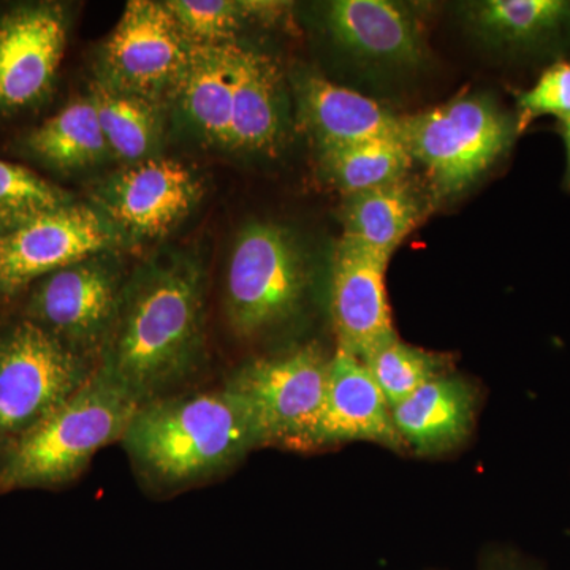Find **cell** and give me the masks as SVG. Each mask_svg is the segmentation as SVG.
<instances>
[{
  "mask_svg": "<svg viewBox=\"0 0 570 570\" xmlns=\"http://www.w3.org/2000/svg\"><path fill=\"white\" fill-rule=\"evenodd\" d=\"M479 406V390L468 379L448 374L428 382L392 407L393 422L407 450L442 455L466 442Z\"/></svg>",
  "mask_w": 570,
  "mask_h": 570,
  "instance_id": "obj_17",
  "label": "cell"
},
{
  "mask_svg": "<svg viewBox=\"0 0 570 570\" xmlns=\"http://www.w3.org/2000/svg\"><path fill=\"white\" fill-rule=\"evenodd\" d=\"M126 281L111 258L94 255L37 281L24 318L97 366Z\"/></svg>",
  "mask_w": 570,
  "mask_h": 570,
  "instance_id": "obj_8",
  "label": "cell"
},
{
  "mask_svg": "<svg viewBox=\"0 0 570 570\" xmlns=\"http://www.w3.org/2000/svg\"><path fill=\"white\" fill-rule=\"evenodd\" d=\"M411 154L401 141H365L322 149V170L344 197L406 178Z\"/></svg>",
  "mask_w": 570,
  "mask_h": 570,
  "instance_id": "obj_24",
  "label": "cell"
},
{
  "mask_svg": "<svg viewBox=\"0 0 570 570\" xmlns=\"http://www.w3.org/2000/svg\"><path fill=\"white\" fill-rule=\"evenodd\" d=\"M121 442L141 482L160 493L219 478L262 448L245 404L225 387L141 404Z\"/></svg>",
  "mask_w": 570,
  "mask_h": 570,
  "instance_id": "obj_2",
  "label": "cell"
},
{
  "mask_svg": "<svg viewBox=\"0 0 570 570\" xmlns=\"http://www.w3.org/2000/svg\"><path fill=\"white\" fill-rule=\"evenodd\" d=\"M167 7L193 45L236 41L243 22L255 21L254 0H170Z\"/></svg>",
  "mask_w": 570,
  "mask_h": 570,
  "instance_id": "obj_27",
  "label": "cell"
},
{
  "mask_svg": "<svg viewBox=\"0 0 570 570\" xmlns=\"http://www.w3.org/2000/svg\"><path fill=\"white\" fill-rule=\"evenodd\" d=\"M330 360L317 344L250 360L224 387L238 397L257 428L262 448L306 452L328 387Z\"/></svg>",
  "mask_w": 570,
  "mask_h": 570,
  "instance_id": "obj_6",
  "label": "cell"
},
{
  "mask_svg": "<svg viewBox=\"0 0 570 570\" xmlns=\"http://www.w3.org/2000/svg\"><path fill=\"white\" fill-rule=\"evenodd\" d=\"M325 24L343 50L363 61L407 69L426 59L417 20L387 0L330 2Z\"/></svg>",
  "mask_w": 570,
  "mask_h": 570,
  "instance_id": "obj_15",
  "label": "cell"
},
{
  "mask_svg": "<svg viewBox=\"0 0 570 570\" xmlns=\"http://www.w3.org/2000/svg\"><path fill=\"white\" fill-rule=\"evenodd\" d=\"M287 108L279 63L242 47L236 70L230 151L272 154L283 145Z\"/></svg>",
  "mask_w": 570,
  "mask_h": 570,
  "instance_id": "obj_18",
  "label": "cell"
},
{
  "mask_svg": "<svg viewBox=\"0 0 570 570\" xmlns=\"http://www.w3.org/2000/svg\"><path fill=\"white\" fill-rule=\"evenodd\" d=\"M519 118L517 132L521 134L540 116H554L561 122L570 121V63L557 62L543 71L530 91L517 97Z\"/></svg>",
  "mask_w": 570,
  "mask_h": 570,
  "instance_id": "obj_28",
  "label": "cell"
},
{
  "mask_svg": "<svg viewBox=\"0 0 570 570\" xmlns=\"http://www.w3.org/2000/svg\"><path fill=\"white\" fill-rule=\"evenodd\" d=\"M464 20L499 48H534L570 31V0H482L464 3Z\"/></svg>",
  "mask_w": 570,
  "mask_h": 570,
  "instance_id": "obj_21",
  "label": "cell"
},
{
  "mask_svg": "<svg viewBox=\"0 0 570 570\" xmlns=\"http://www.w3.org/2000/svg\"><path fill=\"white\" fill-rule=\"evenodd\" d=\"M483 570H528L524 569L523 566H520L519 562L510 560L508 557H491L483 564Z\"/></svg>",
  "mask_w": 570,
  "mask_h": 570,
  "instance_id": "obj_29",
  "label": "cell"
},
{
  "mask_svg": "<svg viewBox=\"0 0 570 570\" xmlns=\"http://www.w3.org/2000/svg\"><path fill=\"white\" fill-rule=\"evenodd\" d=\"M70 204L73 200L66 190L28 168L0 160V234Z\"/></svg>",
  "mask_w": 570,
  "mask_h": 570,
  "instance_id": "obj_26",
  "label": "cell"
},
{
  "mask_svg": "<svg viewBox=\"0 0 570 570\" xmlns=\"http://www.w3.org/2000/svg\"><path fill=\"white\" fill-rule=\"evenodd\" d=\"M100 209L70 204L0 234V294L14 295L66 266L121 245Z\"/></svg>",
  "mask_w": 570,
  "mask_h": 570,
  "instance_id": "obj_10",
  "label": "cell"
},
{
  "mask_svg": "<svg viewBox=\"0 0 570 570\" xmlns=\"http://www.w3.org/2000/svg\"><path fill=\"white\" fill-rule=\"evenodd\" d=\"M91 99L111 153L129 165L154 157L163 134L159 102L100 81L94 85Z\"/></svg>",
  "mask_w": 570,
  "mask_h": 570,
  "instance_id": "obj_23",
  "label": "cell"
},
{
  "mask_svg": "<svg viewBox=\"0 0 570 570\" xmlns=\"http://www.w3.org/2000/svg\"><path fill=\"white\" fill-rule=\"evenodd\" d=\"M190 50L167 2L132 0L105 41L100 82L160 102L174 96Z\"/></svg>",
  "mask_w": 570,
  "mask_h": 570,
  "instance_id": "obj_9",
  "label": "cell"
},
{
  "mask_svg": "<svg viewBox=\"0 0 570 570\" xmlns=\"http://www.w3.org/2000/svg\"><path fill=\"white\" fill-rule=\"evenodd\" d=\"M202 194L204 184L189 167L151 157L105 179L96 193V208L122 236L159 239L189 216Z\"/></svg>",
  "mask_w": 570,
  "mask_h": 570,
  "instance_id": "obj_11",
  "label": "cell"
},
{
  "mask_svg": "<svg viewBox=\"0 0 570 570\" xmlns=\"http://www.w3.org/2000/svg\"><path fill=\"white\" fill-rule=\"evenodd\" d=\"M67 43L56 3H24L0 13V115L28 110L50 94Z\"/></svg>",
  "mask_w": 570,
  "mask_h": 570,
  "instance_id": "obj_13",
  "label": "cell"
},
{
  "mask_svg": "<svg viewBox=\"0 0 570 570\" xmlns=\"http://www.w3.org/2000/svg\"><path fill=\"white\" fill-rule=\"evenodd\" d=\"M243 45H193L174 96L187 121L206 141L228 149L236 70Z\"/></svg>",
  "mask_w": 570,
  "mask_h": 570,
  "instance_id": "obj_19",
  "label": "cell"
},
{
  "mask_svg": "<svg viewBox=\"0 0 570 570\" xmlns=\"http://www.w3.org/2000/svg\"><path fill=\"white\" fill-rule=\"evenodd\" d=\"M97 366L28 318L0 328V448L61 406Z\"/></svg>",
  "mask_w": 570,
  "mask_h": 570,
  "instance_id": "obj_7",
  "label": "cell"
},
{
  "mask_svg": "<svg viewBox=\"0 0 570 570\" xmlns=\"http://www.w3.org/2000/svg\"><path fill=\"white\" fill-rule=\"evenodd\" d=\"M296 100L299 121L313 135L321 151L355 142L401 141L400 116L318 75L298 78Z\"/></svg>",
  "mask_w": 570,
  "mask_h": 570,
  "instance_id": "obj_16",
  "label": "cell"
},
{
  "mask_svg": "<svg viewBox=\"0 0 570 570\" xmlns=\"http://www.w3.org/2000/svg\"><path fill=\"white\" fill-rule=\"evenodd\" d=\"M28 148L59 170L100 163L110 151L91 96L73 100L32 130Z\"/></svg>",
  "mask_w": 570,
  "mask_h": 570,
  "instance_id": "obj_22",
  "label": "cell"
},
{
  "mask_svg": "<svg viewBox=\"0 0 570 570\" xmlns=\"http://www.w3.org/2000/svg\"><path fill=\"white\" fill-rule=\"evenodd\" d=\"M352 441L376 442L393 452L407 450L393 422L392 407L365 363L337 347L330 360L324 407L307 439L306 452Z\"/></svg>",
  "mask_w": 570,
  "mask_h": 570,
  "instance_id": "obj_14",
  "label": "cell"
},
{
  "mask_svg": "<svg viewBox=\"0 0 570 570\" xmlns=\"http://www.w3.org/2000/svg\"><path fill=\"white\" fill-rule=\"evenodd\" d=\"M363 363L384 393L390 407L403 403L428 382L448 376L452 367L449 355L409 346L400 340L379 348Z\"/></svg>",
  "mask_w": 570,
  "mask_h": 570,
  "instance_id": "obj_25",
  "label": "cell"
},
{
  "mask_svg": "<svg viewBox=\"0 0 570 570\" xmlns=\"http://www.w3.org/2000/svg\"><path fill=\"white\" fill-rule=\"evenodd\" d=\"M390 258L341 236L332 255L328 311L337 347L362 362L397 340L385 288Z\"/></svg>",
  "mask_w": 570,
  "mask_h": 570,
  "instance_id": "obj_12",
  "label": "cell"
},
{
  "mask_svg": "<svg viewBox=\"0 0 570 570\" xmlns=\"http://www.w3.org/2000/svg\"><path fill=\"white\" fill-rule=\"evenodd\" d=\"M401 142L426 168L438 197L459 194L508 153L517 119L493 97L464 94L449 102L400 116Z\"/></svg>",
  "mask_w": 570,
  "mask_h": 570,
  "instance_id": "obj_4",
  "label": "cell"
},
{
  "mask_svg": "<svg viewBox=\"0 0 570 570\" xmlns=\"http://www.w3.org/2000/svg\"><path fill=\"white\" fill-rule=\"evenodd\" d=\"M561 134L568 148V171H566V187L570 189V121L561 122Z\"/></svg>",
  "mask_w": 570,
  "mask_h": 570,
  "instance_id": "obj_30",
  "label": "cell"
},
{
  "mask_svg": "<svg viewBox=\"0 0 570 570\" xmlns=\"http://www.w3.org/2000/svg\"><path fill=\"white\" fill-rule=\"evenodd\" d=\"M311 284L296 236L283 225H246L236 238L225 277L224 309L239 340H254L294 318Z\"/></svg>",
  "mask_w": 570,
  "mask_h": 570,
  "instance_id": "obj_5",
  "label": "cell"
},
{
  "mask_svg": "<svg viewBox=\"0 0 570 570\" xmlns=\"http://www.w3.org/2000/svg\"><path fill=\"white\" fill-rule=\"evenodd\" d=\"M205 277L186 255H159L127 277L97 371L138 406L175 395L205 365Z\"/></svg>",
  "mask_w": 570,
  "mask_h": 570,
  "instance_id": "obj_1",
  "label": "cell"
},
{
  "mask_svg": "<svg viewBox=\"0 0 570 570\" xmlns=\"http://www.w3.org/2000/svg\"><path fill=\"white\" fill-rule=\"evenodd\" d=\"M138 407L96 370L66 403L0 448V494L69 485L100 450L121 441Z\"/></svg>",
  "mask_w": 570,
  "mask_h": 570,
  "instance_id": "obj_3",
  "label": "cell"
},
{
  "mask_svg": "<svg viewBox=\"0 0 570 570\" xmlns=\"http://www.w3.org/2000/svg\"><path fill=\"white\" fill-rule=\"evenodd\" d=\"M430 200L409 176L400 181L348 195L343 205L344 236L392 258L430 212Z\"/></svg>",
  "mask_w": 570,
  "mask_h": 570,
  "instance_id": "obj_20",
  "label": "cell"
}]
</instances>
